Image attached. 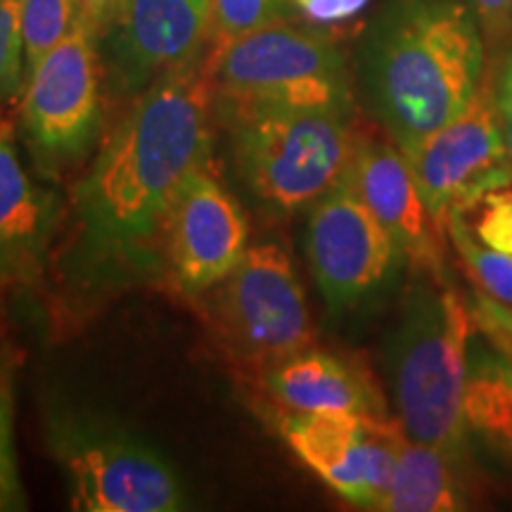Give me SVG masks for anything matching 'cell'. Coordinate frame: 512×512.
<instances>
[{"instance_id":"obj_1","label":"cell","mask_w":512,"mask_h":512,"mask_svg":"<svg viewBox=\"0 0 512 512\" xmlns=\"http://www.w3.org/2000/svg\"><path fill=\"white\" fill-rule=\"evenodd\" d=\"M214 119V86L202 60L138 93L79 185L88 256L136 271L155 266L178 195L211 162Z\"/></svg>"},{"instance_id":"obj_2","label":"cell","mask_w":512,"mask_h":512,"mask_svg":"<svg viewBox=\"0 0 512 512\" xmlns=\"http://www.w3.org/2000/svg\"><path fill=\"white\" fill-rule=\"evenodd\" d=\"M484 72V34L470 0H396L363 60L373 114L403 152L463 112Z\"/></svg>"},{"instance_id":"obj_3","label":"cell","mask_w":512,"mask_h":512,"mask_svg":"<svg viewBox=\"0 0 512 512\" xmlns=\"http://www.w3.org/2000/svg\"><path fill=\"white\" fill-rule=\"evenodd\" d=\"M420 275L387 347L396 420L408 439L467 458L463 394L475 311L441 275Z\"/></svg>"},{"instance_id":"obj_4","label":"cell","mask_w":512,"mask_h":512,"mask_svg":"<svg viewBox=\"0 0 512 512\" xmlns=\"http://www.w3.org/2000/svg\"><path fill=\"white\" fill-rule=\"evenodd\" d=\"M240 181L275 214L311 209L347 178L358 128L351 114L216 107Z\"/></svg>"},{"instance_id":"obj_5","label":"cell","mask_w":512,"mask_h":512,"mask_svg":"<svg viewBox=\"0 0 512 512\" xmlns=\"http://www.w3.org/2000/svg\"><path fill=\"white\" fill-rule=\"evenodd\" d=\"M219 110L351 114L349 69L335 41L283 19L202 57Z\"/></svg>"},{"instance_id":"obj_6","label":"cell","mask_w":512,"mask_h":512,"mask_svg":"<svg viewBox=\"0 0 512 512\" xmlns=\"http://www.w3.org/2000/svg\"><path fill=\"white\" fill-rule=\"evenodd\" d=\"M46 439L81 512H178L185 489L164 456L126 427L74 408L48 411Z\"/></svg>"},{"instance_id":"obj_7","label":"cell","mask_w":512,"mask_h":512,"mask_svg":"<svg viewBox=\"0 0 512 512\" xmlns=\"http://www.w3.org/2000/svg\"><path fill=\"white\" fill-rule=\"evenodd\" d=\"M216 323L230 354L261 373L313 347L309 304L283 245H249L221 283Z\"/></svg>"},{"instance_id":"obj_8","label":"cell","mask_w":512,"mask_h":512,"mask_svg":"<svg viewBox=\"0 0 512 512\" xmlns=\"http://www.w3.org/2000/svg\"><path fill=\"white\" fill-rule=\"evenodd\" d=\"M98 41L79 17L76 27L27 72L19 124L29 150L48 169L86 155L100 131Z\"/></svg>"},{"instance_id":"obj_9","label":"cell","mask_w":512,"mask_h":512,"mask_svg":"<svg viewBox=\"0 0 512 512\" xmlns=\"http://www.w3.org/2000/svg\"><path fill=\"white\" fill-rule=\"evenodd\" d=\"M280 430L294 456L344 501L380 508L406 439L401 422L370 413H290Z\"/></svg>"},{"instance_id":"obj_10","label":"cell","mask_w":512,"mask_h":512,"mask_svg":"<svg viewBox=\"0 0 512 512\" xmlns=\"http://www.w3.org/2000/svg\"><path fill=\"white\" fill-rule=\"evenodd\" d=\"M306 256L335 316L358 309L380 292L401 261L387 230L347 181L311 207Z\"/></svg>"},{"instance_id":"obj_11","label":"cell","mask_w":512,"mask_h":512,"mask_svg":"<svg viewBox=\"0 0 512 512\" xmlns=\"http://www.w3.org/2000/svg\"><path fill=\"white\" fill-rule=\"evenodd\" d=\"M403 155L441 228L453 209L508 171L512 162L498 117L496 64L486 62L482 81L463 112Z\"/></svg>"},{"instance_id":"obj_12","label":"cell","mask_w":512,"mask_h":512,"mask_svg":"<svg viewBox=\"0 0 512 512\" xmlns=\"http://www.w3.org/2000/svg\"><path fill=\"white\" fill-rule=\"evenodd\" d=\"M249 249V223L211 162L188 178L171 209L164 254L178 292L195 297L221 285Z\"/></svg>"},{"instance_id":"obj_13","label":"cell","mask_w":512,"mask_h":512,"mask_svg":"<svg viewBox=\"0 0 512 512\" xmlns=\"http://www.w3.org/2000/svg\"><path fill=\"white\" fill-rule=\"evenodd\" d=\"M344 181L387 230L401 261L418 273L441 275L446 230L427 209L411 164L392 138L358 131Z\"/></svg>"},{"instance_id":"obj_14","label":"cell","mask_w":512,"mask_h":512,"mask_svg":"<svg viewBox=\"0 0 512 512\" xmlns=\"http://www.w3.org/2000/svg\"><path fill=\"white\" fill-rule=\"evenodd\" d=\"M107 36L121 88L140 93L159 76L202 60L209 0H121Z\"/></svg>"},{"instance_id":"obj_15","label":"cell","mask_w":512,"mask_h":512,"mask_svg":"<svg viewBox=\"0 0 512 512\" xmlns=\"http://www.w3.org/2000/svg\"><path fill=\"white\" fill-rule=\"evenodd\" d=\"M264 387L273 403L290 413H384L373 377L358 363L330 351L306 349L264 370Z\"/></svg>"},{"instance_id":"obj_16","label":"cell","mask_w":512,"mask_h":512,"mask_svg":"<svg viewBox=\"0 0 512 512\" xmlns=\"http://www.w3.org/2000/svg\"><path fill=\"white\" fill-rule=\"evenodd\" d=\"M472 508L467 458L437 446L403 439L394 477L380 508L384 512H460Z\"/></svg>"},{"instance_id":"obj_17","label":"cell","mask_w":512,"mask_h":512,"mask_svg":"<svg viewBox=\"0 0 512 512\" xmlns=\"http://www.w3.org/2000/svg\"><path fill=\"white\" fill-rule=\"evenodd\" d=\"M467 434L512 460V361L486 337H472L463 394Z\"/></svg>"},{"instance_id":"obj_18","label":"cell","mask_w":512,"mask_h":512,"mask_svg":"<svg viewBox=\"0 0 512 512\" xmlns=\"http://www.w3.org/2000/svg\"><path fill=\"white\" fill-rule=\"evenodd\" d=\"M48 200L19 159L15 126L0 119V271L29 259L46 238Z\"/></svg>"},{"instance_id":"obj_19","label":"cell","mask_w":512,"mask_h":512,"mask_svg":"<svg viewBox=\"0 0 512 512\" xmlns=\"http://www.w3.org/2000/svg\"><path fill=\"white\" fill-rule=\"evenodd\" d=\"M448 216H456L482 245L512 254V166Z\"/></svg>"},{"instance_id":"obj_20","label":"cell","mask_w":512,"mask_h":512,"mask_svg":"<svg viewBox=\"0 0 512 512\" xmlns=\"http://www.w3.org/2000/svg\"><path fill=\"white\" fill-rule=\"evenodd\" d=\"M444 228L446 238L456 247L465 271L470 273V278L475 280L484 297L512 309V254L482 245L456 216H448Z\"/></svg>"},{"instance_id":"obj_21","label":"cell","mask_w":512,"mask_h":512,"mask_svg":"<svg viewBox=\"0 0 512 512\" xmlns=\"http://www.w3.org/2000/svg\"><path fill=\"white\" fill-rule=\"evenodd\" d=\"M81 17V0H22V36L27 72L43 60Z\"/></svg>"},{"instance_id":"obj_22","label":"cell","mask_w":512,"mask_h":512,"mask_svg":"<svg viewBox=\"0 0 512 512\" xmlns=\"http://www.w3.org/2000/svg\"><path fill=\"white\" fill-rule=\"evenodd\" d=\"M283 19V0H209L207 50Z\"/></svg>"},{"instance_id":"obj_23","label":"cell","mask_w":512,"mask_h":512,"mask_svg":"<svg viewBox=\"0 0 512 512\" xmlns=\"http://www.w3.org/2000/svg\"><path fill=\"white\" fill-rule=\"evenodd\" d=\"M27 508V494L19 479L15 453V406H12L10 377L0 375V512Z\"/></svg>"},{"instance_id":"obj_24","label":"cell","mask_w":512,"mask_h":512,"mask_svg":"<svg viewBox=\"0 0 512 512\" xmlns=\"http://www.w3.org/2000/svg\"><path fill=\"white\" fill-rule=\"evenodd\" d=\"M24 60L22 0H0V102L22 88Z\"/></svg>"},{"instance_id":"obj_25","label":"cell","mask_w":512,"mask_h":512,"mask_svg":"<svg viewBox=\"0 0 512 512\" xmlns=\"http://www.w3.org/2000/svg\"><path fill=\"white\" fill-rule=\"evenodd\" d=\"M484 34L486 62L498 64L512 48V0H470Z\"/></svg>"},{"instance_id":"obj_26","label":"cell","mask_w":512,"mask_h":512,"mask_svg":"<svg viewBox=\"0 0 512 512\" xmlns=\"http://www.w3.org/2000/svg\"><path fill=\"white\" fill-rule=\"evenodd\" d=\"M304 17L320 27L344 24L368 8L370 0H292Z\"/></svg>"},{"instance_id":"obj_27","label":"cell","mask_w":512,"mask_h":512,"mask_svg":"<svg viewBox=\"0 0 512 512\" xmlns=\"http://www.w3.org/2000/svg\"><path fill=\"white\" fill-rule=\"evenodd\" d=\"M496 100L503 140L512 162V48L503 55V60L496 64Z\"/></svg>"},{"instance_id":"obj_28","label":"cell","mask_w":512,"mask_h":512,"mask_svg":"<svg viewBox=\"0 0 512 512\" xmlns=\"http://www.w3.org/2000/svg\"><path fill=\"white\" fill-rule=\"evenodd\" d=\"M121 0H81V19L91 27L98 38L110 34Z\"/></svg>"}]
</instances>
